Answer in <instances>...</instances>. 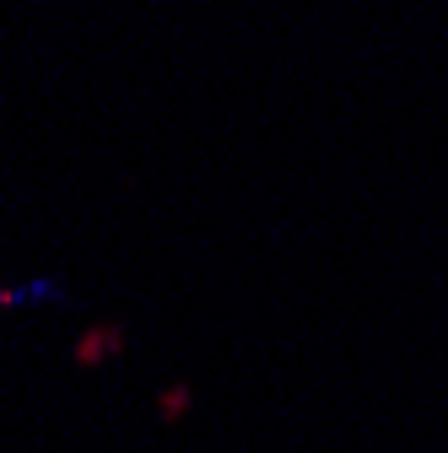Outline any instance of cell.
Segmentation results:
<instances>
[{
    "instance_id": "3",
    "label": "cell",
    "mask_w": 448,
    "mask_h": 453,
    "mask_svg": "<svg viewBox=\"0 0 448 453\" xmlns=\"http://www.w3.org/2000/svg\"><path fill=\"white\" fill-rule=\"evenodd\" d=\"M189 405H195V400H189V388H179V383H174V388H162V405H157V411H162V421H167V426H174L179 416H189Z\"/></svg>"
},
{
    "instance_id": "1",
    "label": "cell",
    "mask_w": 448,
    "mask_h": 453,
    "mask_svg": "<svg viewBox=\"0 0 448 453\" xmlns=\"http://www.w3.org/2000/svg\"><path fill=\"white\" fill-rule=\"evenodd\" d=\"M125 324H92V329H81L76 334V351H71V367H81V372H92L97 362H114L120 351H125Z\"/></svg>"
},
{
    "instance_id": "2",
    "label": "cell",
    "mask_w": 448,
    "mask_h": 453,
    "mask_svg": "<svg viewBox=\"0 0 448 453\" xmlns=\"http://www.w3.org/2000/svg\"><path fill=\"white\" fill-rule=\"evenodd\" d=\"M49 297H66V280L38 275V280H22V287H0V308H27V303H49Z\"/></svg>"
}]
</instances>
